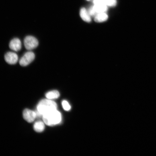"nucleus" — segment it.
<instances>
[{
  "instance_id": "nucleus-3",
  "label": "nucleus",
  "mask_w": 156,
  "mask_h": 156,
  "mask_svg": "<svg viewBox=\"0 0 156 156\" xmlns=\"http://www.w3.org/2000/svg\"><path fill=\"white\" fill-rule=\"evenodd\" d=\"M24 42L25 48L29 51L37 47L39 44L37 39L31 36H27L24 39Z\"/></svg>"
},
{
  "instance_id": "nucleus-4",
  "label": "nucleus",
  "mask_w": 156,
  "mask_h": 156,
  "mask_svg": "<svg viewBox=\"0 0 156 156\" xmlns=\"http://www.w3.org/2000/svg\"><path fill=\"white\" fill-rule=\"evenodd\" d=\"M35 55L34 52L29 51L25 53L19 60L20 65L23 67H26L34 61Z\"/></svg>"
},
{
  "instance_id": "nucleus-5",
  "label": "nucleus",
  "mask_w": 156,
  "mask_h": 156,
  "mask_svg": "<svg viewBox=\"0 0 156 156\" xmlns=\"http://www.w3.org/2000/svg\"><path fill=\"white\" fill-rule=\"evenodd\" d=\"M5 59L7 63L12 65L16 64L18 62V56L15 52H9L5 54Z\"/></svg>"
},
{
  "instance_id": "nucleus-13",
  "label": "nucleus",
  "mask_w": 156,
  "mask_h": 156,
  "mask_svg": "<svg viewBox=\"0 0 156 156\" xmlns=\"http://www.w3.org/2000/svg\"><path fill=\"white\" fill-rule=\"evenodd\" d=\"M116 3V0H105V4L108 6H114Z\"/></svg>"
},
{
  "instance_id": "nucleus-10",
  "label": "nucleus",
  "mask_w": 156,
  "mask_h": 156,
  "mask_svg": "<svg viewBox=\"0 0 156 156\" xmlns=\"http://www.w3.org/2000/svg\"><path fill=\"white\" fill-rule=\"evenodd\" d=\"M93 8L96 13L105 12L107 10V6L105 4L95 5Z\"/></svg>"
},
{
  "instance_id": "nucleus-1",
  "label": "nucleus",
  "mask_w": 156,
  "mask_h": 156,
  "mask_svg": "<svg viewBox=\"0 0 156 156\" xmlns=\"http://www.w3.org/2000/svg\"><path fill=\"white\" fill-rule=\"evenodd\" d=\"M57 105L54 101L50 99H44L41 101L38 105V112L43 115L54 110H57Z\"/></svg>"
},
{
  "instance_id": "nucleus-16",
  "label": "nucleus",
  "mask_w": 156,
  "mask_h": 156,
  "mask_svg": "<svg viewBox=\"0 0 156 156\" xmlns=\"http://www.w3.org/2000/svg\"><path fill=\"white\" fill-rule=\"evenodd\" d=\"M105 0H94L93 2L95 5L105 4Z\"/></svg>"
},
{
  "instance_id": "nucleus-7",
  "label": "nucleus",
  "mask_w": 156,
  "mask_h": 156,
  "mask_svg": "<svg viewBox=\"0 0 156 156\" xmlns=\"http://www.w3.org/2000/svg\"><path fill=\"white\" fill-rule=\"evenodd\" d=\"M21 46L22 44L21 41L18 38H13L9 42V48L17 52L20 50Z\"/></svg>"
},
{
  "instance_id": "nucleus-17",
  "label": "nucleus",
  "mask_w": 156,
  "mask_h": 156,
  "mask_svg": "<svg viewBox=\"0 0 156 156\" xmlns=\"http://www.w3.org/2000/svg\"><path fill=\"white\" fill-rule=\"evenodd\" d=\"M88 1H89V0H88Z\"/></svg>"
},
{
  "instance_id": "nucleus-12",
  "label": "nucleus",
  "mask_w": 156,
  "mask_h": 156,
  "mask_svg": "<svg viewBox=\"0 0 156 156\" xmlns=\"http://www.w3.org/2000/svg\"><path fill=\"white\" fill-rule=\"evenodd\" d=\"M60 96L59 92L57 90H53L47 93L46 97L48 99H52L58 98Z\"/></svg>"
},
{
  "instance_id": "nucleus-14",
  "label": "nucleus",
  "mask_w": 156,
  "mask_h": 156,
  "mask_svg": "<svg viewBox=\"0 0 156 156\" xmlns=\"http://www.w3.org/2000/svg\"><path fill=\"white\" fill-rule=\"evenodd\" d=\"M62 105L64 110L69 111L71 109V106L67 101H63L62 102Z\"/></svg>"
},
{
  "instance_id": "nucleus-15",
  "label": "nucleus",
  "mask_w": 156,
  "mask_h": 156,
  "mask_svg": "<svg viewBox=\"0 0 156 156\" xmlns=\"http://www.w3.org/2000/svg\"><path fill=\"white\" fill-rule=\"evenodd\" d=\"M88 12L90 16H94L97 14L94 9L93 7H91L89 9Z\"/></svg>"
},
{
  "instance_id": "nucleus-11",
  "label": "nucleus",
  "mask_w": 156,
  "mask_h": 156,
  "mask_svg": "<svg viewBox=\"0 0 156 156\" xmlns=\"http://www.w3.org/2000/svg\"><path fill=\"white\" fill-rule=\"evenodd\" d=\"M45 126L43 122L38 121L35 123L34 125V129L37 132L40 133L43 131Z\"/></svg>"
},
{
  "instance_id": "nucleus-8",
  "label": "nucleus",
  "mask_w": 156,
  "mask_h": 156,
  "mask_svg": "<svg viewBox=\"0 0 156 156\" xmlns=\"http://www.w3.org/2000/svg\"><path fill=\"white\" fill-rule=\"evenodd\" d=\"M80 15L82 19L86 22L89 23L91 21L90 15L89 14L88 11H87L84 8H83L81 9L80 11Z\"/></svg>"
},
{
  "instance_id": "nucleus-6",
  "label": "nucleus",
  "mask_w": 156,
  "mask_h": 156,
  "mask_svg": "<svg viewBox=\"0 0 156 156\" xmlns=\"http://www.w3.org/2000/svg\"><path fill=\"white\" fill-rule=\"evenodd\" d=\"M23 115L24 119L30 123L34 122L37 116L36 112L28 109L24 110L23 112Z\"/></svg>"
},
{
  "instance_id": "nucleus-9",
  "label": "nucleus",
  "mask_w": 156,
  "mask_h": 156,
  "mask_svg": "<svg viewBox=\"0 0 156 156\" xmlns=\"http://www.w3.org/2000/svg\"><path fill=\"white\" fill-rule=\"evenodd\" d=\"M108 18V15L105 12L97 13L95 16L94 20L97 23L104 22Z\"/></svg>"
},
{
  "instance_id": "nucleus-2",
  "label": "nucleus",
  "mask_w": 156,
  "mask_h": 156,
  "mask_svg": "<svg viewBox=\"0 0 156 156\" xmlns=\"http://www.w3.org/2000/svg\"><path fill=\"white\" fill-rule=\"evenodd\" d=\"M44 123L48 126H53L61 122V114L57 110L52 111L42 116Z\"/></svg>"
}]
</instances>
